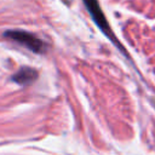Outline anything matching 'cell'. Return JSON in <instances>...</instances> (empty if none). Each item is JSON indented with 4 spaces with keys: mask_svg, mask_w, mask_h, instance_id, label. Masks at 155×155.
Instances as JSON below:
<instances>
[{
    "mask_svg": "<svg viewBox=\"0 0 155 155\" xmlns=\"http://www.w3.org/2000/svg\"><path fill=\"white\" fill-rule=\"evenodd\" d=\"M82 1H84L85 6H86V10H87L88 13L91 15L93 22H94V23L97 24V27L103 31V34H104L107 38H109L116 46H119V47L122 48V46H120L117 39L115 38V35H114L111 28L109 27V23H108L105 16H104V13H103V11H102V8H101L98 1H97V0H82Z\"/></svg>",
    "mask_w": 155,
    "mask_h": 155,
    "instance_id": "6da1fadb",
    "label": "cell"
},
{
    "mask_svg": "<svg viewBox=\"0 0 155 155\" xmlns=\"http://www.w3.org/2000/svg\"><path fill=\"white\" fill-rule=\"evenodd\" d=\"M7 39H11L23 46H25L28 50L35 52V53H42L45 51V42L40 40L36 35L25 31V30H7L4 34Z\"/></svg>",
    "mask_w": 155,
    "mask_h": 155,
    "instance_id": "7a4b0ae2",
    "label": "cell"
},
{
    "mask_svg": "<svg viewBox=\"0 0 155 155\" xmlns=\"http://www.w3.org/2000/svg\"><path fill=\"white\" fill-rule=\"evenodd\" d=\"M36 76H38V73L35 69L29 68V67H23L12 76V80L22 86H25V85L31 84L36 79Z\"/></svg>",
    "mask_w": 155,
    "mask_h": 155,
    "instance_id": "3957f363",
    "label": "cell"
}]
</instances>
